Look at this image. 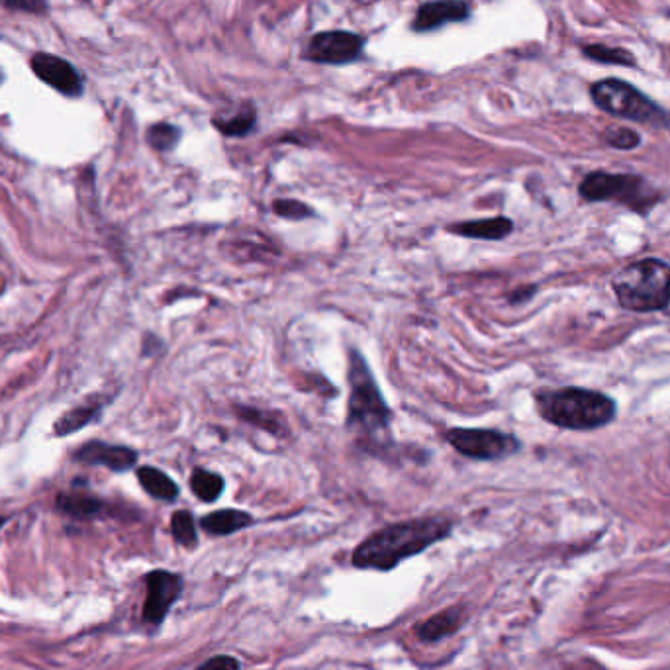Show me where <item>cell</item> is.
I'll use <instances>...</instances> for the list:
<instances>
[{"instance_id": "obj_26", "label": "cell", "mask_w": 670, "mask_h": 670, "mask_svg": "<svg viewBox=\"0 0 670 670\" xmlns=\"http://www.w3.org/2000/svg\"><path fill=\"white\" fill-rule=\"evenodd\" d=\"M2 4L12 12H28L36 16H44L49 10L48 0H2Z\"/></svg>"}, {"instance_id": "obj_21", "label": "cell", "mask_w": 670, "mask_h": 670, "mask_svg": "<svg viewBox=\"0 0 670 670\" xmlns=\"http://www.w3.org/2000/svg\"><path fill=\"white\" fill-rule=\"evenodd\" d=\"M582 53L598 63H610V65H625V67H635V57L623 48H610V46H584Z\"/></svg>"}, {"instance_id": "obj_16", "label": "cell", "mask_w": 670, "mask_h": 670, "mask_svg": "<svg viewBox=\"0 0 670 670\" xmlns=\"http://www.w3.org/2000/svg\"><path fill=\"white\" fill-rule=\"evenodd\" d=\"M461 622H463V610L461 608H449V610H443V612L431 616L430 620H426L418 627L416 633L422 641H439V639L449 637L455 631H459Z\"/></svg>"}, {"instance_id": "obj_3", "label": "cell", "mask_w": 670, "mask_h": 670, "mask_svg": "<svg viewBox=\"0 0 670 670\" xmlns=\"http://www.w3.org/2000/svg\"><path fill=\"white\" fill-rule=\"evenodd\" d=\"M539 416L563 430H598L616 418V402L596 390L555 388L535 394Z\"/></svg>"}, {"instance_id": "obj_23", "label": "cell", "mask_w": 670, "mask_h": 670, "mask_svg": "<svg viewBox=\"0 0 670 670\" xmlns=\"http://www.w3.org/2000/svg\"><path fill=\"white\" fill-rule=\"evenodd\" d=\"M181 130L171 124H155L147 130V142L157 151H171L179 144Z\"/></svg>"}, {"instance_id": "obj_8", "label": "cell", "mask_w": 670, "mask_h": 670, "mask_svg": "<svg viewBox=\"0 0 670 670\" xmlns=\"http://www.w3.org/2000/svg\"><path fill=\"white\" fill-rule=\"evenodd\" d=\"M147 596L144 604V622L159 625L167 618L171 606L183 592V576L169 571H153L145 576Z\"/></svg>"}, {"instance_id": "obj_9", "label": "cell", "mask_w": 670, "mask_h": 670, "mask_svg": "<svg viewBox=\"0 0 670 670\" xmlns=\"http://www.w3.org/2000/svg\"><path fill=\"white\" fill-rule=\"evenodd\" d=\"M32 71L36 73V77L40 81H44L51 89H55L57 93L69 98H77L83 95L85 89V81L81 77V73L63 57H57L53 53H34L30 59Z\"/></svg>"}, {"instance_id": "obj_13", "label": "cell", "mask_w": 670, "mask_h": 670, "mask_svg": "<svg viewBox=\"0 0 670 670\" xmlns=\"http://www.w3.org/2000/svg\"><path fill=\"white\" fill-rule=\"evenodd\" d=\"M447 230L451 234H457V236H463V238L498 241L504 240L506 236L512 234L514 222L510 218L498 216V218H488V220H473V222L453 224Z\"/></svg>"}, {"instance_id": "obj_19", "label": "cell", "mask_w": 670, "mask_h": 670, "mask_svg": "<svg viewBox=\"0 0 670 670\" xmlns=\"http://www.w3.org/2000/svg\"><path fill=\"white\" fill-rule=\"evenodd\" d=\"M224 479L218 473L206 469H194L191 477V490L202 502H216L224 492Z\"/></svg>"}, {"instance_id": "obj_20", "label": "cell", "mask_w": 670, "mask_h": 670, "mask_svg": "<svg viewBox=\"0 0 670 670\" xmlns=\"http://www.w3.org/2000/svg\"><path fill=\"white\" fill-rule=\"evenodd\" d=\"M214 126L230 138H241L247 136L253 126H255V112L251 108H243L238 114L234 116H224V118H216Z\"/></svg>"}, {"instance_id": "obj_28", "label": "cell", "mask_w": 670, "mask_h": 670, "mask_svg": "<svg viewBox=\"0 0 670 670\" xmlns=\"http://www.w3.org/2000/svg\"><path fill=\"white\" fill-rule=\"evenodd\" d=\"M533 292H535V288L526 287V290H518L516 294H512V296H510V300L518 304V302H522V300H527V298H529Z\"/></svg>"}, {"instance_id": "obj_17", "label": "cell", "mask_w": 670, "mask_h": 670, "mask_svg": "<svg viewBox=\"0 0 670 670\" xmlns=\"http://www.w3.org/2000/svg\"><path fill=\"white\" fill-rule=\"evenodd\" d=\"M138 480L144 486L145 492L157 500L173 502L179 496V486L155 467H142L138 471Z\"/></svg>"}, {"instance_id": "obj_5", "label": "cell", "mask_w": 670, "mask_h": 670, "mask_svg": "<svg viewBox=\"0 0 670 670\" xmlns=\"http://www.w3.org/2000/svg\"><path fill=\"white\" fill-rule=\"evenodd\" d=\"M578 192L588 202H618L633 212L647 214L659 200V192L643 177L596 171L582 179Z\"/></svg>"}, {"instance_id": "obj_27", "label": "cell", "mask_w": 670, "mask_h": 670, "mask_svg": "<svg viewBox=\"0 0 670 670\" xmlns=\"http://www.w3.org/2000/svg\"><path fill=\"white\" fill-rule=\"evenodd\" d=\"M196 670H240V663L230 655H218V657L202 663Z\"/></svg>"}, {"instance_id": "obj_7", "label": "cell", "mask_w": 670, "mask_h": 670, "mask_svg": "<svg viewBox=\"0 0 670 670\" xmlns=\"http://www.w3.org/2000/svg\"><path fill=\"white\" fill-rule=\"evenodd\" d=\"M451 447L477 461H498L520 451V441L498 430H473V428H453L445 433Z\"/></svg>"}, {"instance_id": "obj_25", "label": "cell", "mask_w": 670, "mask_h": 670, "mask_svg": "<svg viewBox=\"0 0 670 670\" xmlns=\"http://www.w3.org/2000/svg\"><path fill=\"white\" fill-rule=\"evenodd\" d=\"M606 142L616 147V149H635L637 145L641 144V138L637 132L629 130V128H610L606 132Z\"/></svg>"}, {"instance_id": "obj_2", "label": "cell", "mask_w": 670, "mask_h": 670, "mask_svg": "<svg viewBox=\"0 0 670 670\" xmlns=\"http://www.w3.org/2000/svg\"><path fill=\"white\" fill-rule=\"evenodd\" d=\"M392 412L384 402L379 384L357 349L349 351V404L347 430L369 445L383 447L390 441Z\"/></svg>"}, {"instance_id": "obj_11", "label": "cell", "mask_w": 670, "mask_h": 670, "mask_svg": "<svg viewBox=\"0 0 670 670\" xmlns=\"http://www.w3.org/2000/svg\"><path fill=\"white\" fill-rule=\"evenodd\" d=\"M75 459L87 465H100L114 473L130 471L138 463V453L126 445H108L102 441H89L77 453Z\"/></svg>"}, {"instance_id": "obj_14", "label": "cell", "mask_w": 670, "mask_h": 670, "mask_svg": "<svg viewBox=\"0 0 670 670\" xmlns=\"http://www.w3.org/2000/svg\"><path fill=\"white\" fill-rule=\"evenodd\" d=\"M57 508L75 520H93L104 510V502L85 492H61L57 496Z\"/></svg>"}, {"instance_id": "obj_10", "label": "cell", "mask_w": 670, "mask_h": 670, "mask_svg": "<svg viewBox=\"0 0 670 670\" xmlns=\"http://www.w3.org/2000/svg\"><path fill=\"white\" fill-rule=\"evenodd\" d=\"M363 38L349 32H324L312 38L306 49V57L316 63L343 65L357 59L363 51Z\"/></svg>"}, {"instance_id": "obj_15", "label": "cell", "mask_w": 670, "mask_h": 670, "mask_svg": "<svg viewBox=\"0 0 670 670\" xmlns=\"http://www.w3.org/2000/svg\"><path fill=\"white\" fill-rule=\"evenodd\" d=\"M253 524V518L247 512L241 510H218L200 520V526L210 535H232L240 529H245Z\"/></svg>"}, {"instance_id": "obj_18", "label": "cell", "mask_w": 670, "mask_h": 670, "mask_svg": "<svg viewBox=\"0 0 670 670\" xmlns=\"http://www.w3.org/2000/svg\"><path fill=\"white\" fill-rule=\"evenodd\" d=\"M98 412H100V404H96V402L69 410L63 418H59L55 422V435L65 437V435H71L75 431L83 430L87 424H91L95 420Z\"/></svg>"}, {"instance_id": "obj_4", "label": "cell", "mask_w": 670, "mask_h": 670, "mask_svg": "<svg viewBox=\"0 0 670 670\" xmlns=\"http://www.w3.org/2000/svg\"><path fill=\"white\" fill-rule=\"evenodd\" d=\"M612 288L623 308L631 312H657L670 304V265L649 257L622 269Z\"/></svg>"}, {"instance_id": "obj_1", "label": "cell", "mask_w": 670, "mask_h": 670, "mask_svg": "<svg viewBox=\"0 0 670 670\" xmlns=\"http://www.w3.org/2000/svg\"><path fill=\"white\" fill-rule=\"evenodd\" d=\"M453 529V522L445 516L418 518L383 527L369 535L353 553L357 569L390 571L404 559L420 555L433 543L445 539Z\"/></svg>"}, {"instance_id": "obj_24", "label": "cell", "mask_w": 670, "mask_h": 670, "mask_svg": "<svg viewBox=\"0 0 670 670\" xmlns=\"http://www.w3.org/2000/svg\"><path fill=\"white\" fill-rule=\"evenodd\" d=\"M273 210L283 216V218H288V220H302V218H310L314 216L312 208L298 202V200H277L273 204Z\"/></svg>"}, {"instance_id": "obj_6", "label": "cell", "mask_w": 670, "mask_h": 670, "mask_svg": "<svg viewBox=\"0 0 670 670\" xmlns=\"http://www.w3.org/2000/svg\"><path fill=\"white\" fill-rule=\"evenodd\" d=\"M592 100L596 106L612 116H618L623 120L643 122L649 126L667 128L670 126V116L655 104L649 96L637 91L633 85L618 81V79H604L592 85L590 89Z\"/></svg>"}, {"instance_id": "obj_29", "label": "cell", "mask_w": 670, "mask_h": 670, "mask_svg": "<svg viewBox=\"0 0 670 670\" xmlns=\"http://www.w3.org/2000/svg\"><path fill=\"white\" fill-rule=\"evenodd\" d=\"M6 522H8V520H6V518H4V516H0V527L4 526V524H6Z\"/></svg>"}, {"instance_id": "obj_22", "label": "cell", "mask_w": 670, "mask_h": 670, "mask_svg": "<svg viewBox=\"0 0 670 670\" xmlns=\"http://www.w3.org/2000/svg\"><path fill=\"white\" fill-rule=\"evenodd\" d=\"M171 531H173V537L179 545L189 547V549L196 547L198 535H196V526H194V518H192L191 512H187V510L175 512L173 518H171Z\"/></svg>"}, {"instance_id": "obj_12", "label": "cell", "mask_w": 670, "mask_h": 670, "mask_svg": "<svg viewBox=\"0 0 670 670\" xmlns=\"http://www.w3.org/2000/svg\"><path fill=\"white\" fill-rule=\"evenodd\" d=\"M469 16V6L463 0H435L428 2L418 10L414 20L416 32H430L443 24L459 22Z\"/></svg>"}, {"instance_id": "obj_30", "label": "cell", "mask_w": 670, "mask_h": 670, "mask_svg": "<svg viewBox=\"0 0 670 670\" xmlns=\"http://www.w3.org/2000/svg\"><path fill=\"white\" fill-rule=\"evenodd\" d=\"M0 83H2V71H0Z\"/></svg>"}]
</instances>
